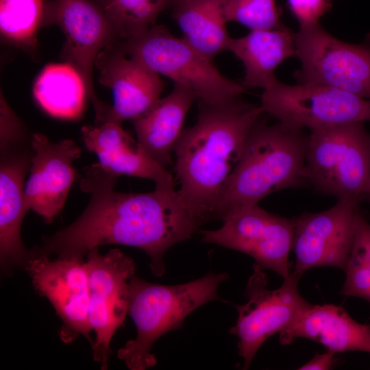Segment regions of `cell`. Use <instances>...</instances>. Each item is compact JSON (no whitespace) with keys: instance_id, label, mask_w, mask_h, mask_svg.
I'll list each match as a JSON object with an SVG mask.
<instances>
[{"instance_id":"cell-1","label":"cell","mask_w":370,"mask_h":370,"mask_svg":"<svg viewBox=\"0 0 370 370\" xmlns=\"http://www.w3.org/2000/svg\"><path fill=\"white\" fill-rule=\"evenodd\" d=\"M118 177L99 163L84 169L79 186L89 194L78 218L51 236L44 238L36 254L82 260L91 249L118 244L143 250L157 277L165 271L164 256L175 244L189 238L200 225L174 187L156 186L145 193L114 190Z\"/></svg>"},{"instance_id":"cell-13","label":"cell","mask_w":370,"mask_h":370,"mask_svg":"<svg viewBox=\"0 0 370 370\" xmlns=\"http://www.w3.org/2000/svg\"><path fill=\"white\" fill-rule=\"evenodd\" d=\"M358 201L339 198L328 210L304 213L294 219L293 275L300 280L307 271L320 267L345 269L360 212Z\"/></svg>"},{"instance_id":"cell-26","label":"cell","mask_w":370,"mask_h":370,"mask_svg":"<svg viewBox=\"0 0 370 370\" xmlns=\"http://www.w3.org/2000/svg\"><path fill=\"white\" fill-rule=\"evenodd\" d=\"M344 271L345 280L339 294L359 297L370 304V223L360 212Z\"/></svg>"},{"instance_id":"cell-3","label":"cell","mask_w":370,"mask_h":370,"mask_svg":"<svg viewBox=\"0 0 370 370\" xmlns=\"http://www.w3.org/2000/svg\"><path fill=\"white\" fill-rule=\"evenodd\" d=\"M308 135L280 123L261 120L250 132L241 156L216 201L212 219L258 205L269 194L308 184L305 175Z\"/></svg>"},{"instance_id":"cell-22","label":"cell","mask_w":370,"mask_h":370,"mask_svg":"<svg viewBox=\"0 0 370 370\" xmlns=\"http://www.w3.org/2000/svg\"><path fill=\"white\" fill-rule=\"evenodd\" d=\"M226 0H173L171 15L182 38L208 59L227 51Z\"/></svg>"},{"instance_id":"cell-25","label":"cell","mask_w":370,"mask_h":370,"mask_svg":"<svg viewBox=\"0 0 370 370\" xmlns=\"http://www.w3.org/2000/svg\"><path fill=\"white\" fill-rule=\"evenodd\" d=\"M45 0H0V29L9 42L27 49L36 45Z\"/></svg>"},{"instance_id":"cell-5","label":"cell","mask_w":370,"mask_h":370,"mask_svg":"<svg viewBox=\"0 0 370 370\" xmlns=\"http://www.w3.org/2000/svg\"><path fill=\"white\" fill-rule=\"evenodd\" d=\"M309 131L305 166L308 184L337 199H370V134L364 123Z\"/></svg>"},{"instance_id":"cell-12","label":"cell","mask_w":370,"mask_h":370,"mask_svg":"<svg viewBox=\"0 0 370 370\" xmlns=\"http://www.w3.org/2000/svg\"><path fill=\"white\" fill-rule=\"evenodd\" d=\"M56 25L66 36L62 51L65 62L82 75L95 112L106 106L94 88L93 69L98 54L121 40L94 0H45L42 26Z\"/></svg>"},{"instance_id":"cell-4","label":"cell","mask_w":370,"mask_h":370,"mask_svg":"<svg viewBox=\"0 0 370 370\" xmlns=\"http://www.w3.org/2000/svg\"><path fill=\"white\" fill-rule=\"evenodd\" d=\"M227 273H209L185 284L161 285L132 277L129 283L128 314L137 330L117 357L131 370H145L156 364L153 344L165 333L181 328L185 318L202 305L218 299L217 289Z\"/></svg>"},{"instance_id":"cell-28","label":"cell","mask_w":370,"mask_h":370,"mask_svg":"<svg viewBox=\"0 0 370 370\" xmlns=\"http://www.w3.org/2000/svg\"><path fill=\"white\" fill-rule=\"evenodd\" d=\"M24 137L23 124L1 94V151L23 146Z\"/></svg>"},{"instance_id":"cell-18","label":"cell","mask_w":370,"mask_h":370,"mask_svg":"<svg viewBox=\"0 0 370 370\" xmlns=\"http://www.w3.org/2000/svg\"><path fill=\"white\" fill-rule=\"evenodd\" d=\"M22 147L1 151L0 255L3 268L25 265L31 256L22 243L21 227L27 212L24 200L25 176L34 151Z\"/></svg>"},{"instance_id":"cell-15","label":"cell","mask_w":370,"mask_h":370,"mask_svg":"<svg viewBox=\"0 0 370 370\" xmlns=\"http://www.w3.org/2000/svg\"><path fill=\"white\" fill-rule=\"evenodd\" d=\"M31 145L34 153L25 184V206L50 223L63 208L75 180L72 163L81 149L72 140L53 143L41 133L32 135Z\"/></svg>"},{"instance_id":"cell-9","label":"cell","mask_w":370,"mask_h":370,"mask_svg":"<svg viewBox=\"0 0 370 370\" xmlns=\"http://www.w3.org/2000/svg\"><path fill=\"white\" fill-rule=\"evenodd\" d=\"M246 287L247 303L236 306L238 317L230 332L238 338V354L247 369L262 344L291 324L311 304L298 291L299 279L292 273L275 290L268 288L264 269L254 262Z\"/></svg>"},{"instance_id":"cell-21","label":"cell","mask_w":370,"mask_h":370,"mask_svg":"<svg viewBox=\"0 0 370 370\" xmlns=\"http://www.w3.org/2000/svg\"><path fill=\"white\" fill-rule=\"evenodd\" d=\"M294 33L283 25L269 30H251L247 35L230 38L227 51L243 63L245 75L241 83L245 89H263L277 78L276 68L287 58L295 56Z\"/></svg>"},{"instance_id":"cell-24","label":"cell","mask_w":370,"mask_h":370,"mask_svg":"<svg viewBox=\"0 0 370 370\" xmlns=\"http://www.w3.org/2000/svg\"><path fill=\"white\" fill-rule=\"evenodd\" d=\"M112 25L121 40L142 34L156 25L173 0H94Z\"/></svg>"},{"instance_id":"cell-7","label":"cell","mask_w":370,"mask_h":370,"mask_svg":"<svg viewBox=\"0 0 370 370\" xmlns=\"http://www.w3.org/2000/svg\"><path fill=\"white\" fill-rule=\"evenodd\" d=\"M260 106L297 130L370 121V99L323 85H289L276 79L264 88Z\"/></svg>"},{"instance_id":"cell-11","label":"cell","mask_w":370,"mask_h":370,"mask_svg":"<svg viewBox=\"0 0 370 370\" xmlns=\"http://www.w3.org/2000/svg\"><path fill=\"white\" fill-rule=\"evenodd\" d=\"M215 230L201 232L202 241L246 254L263 269L287 278L291 273L288 258L292 249L295 219L270 213L258 205L239 208Z\"/></svg>"},{"instance_id":"cell-16","label":"cell","mask_w":370,"mask_h":370,"mask_svg":"<svg viewBox=\"0 0 370 370\" xmlns=\"http://www.w3.org/2000/svg\"><path fill=\"white\" fill-rule=\"evenodd\" d=\"M95 66L99 83L110 88L113 96V106L106 121L121 124L132 121L160 98L164 86L160 75L124 53L117 42L98 54Z\"/></svg>"},{"instance_id":"cell-8","label":"cell","mask_w":370,"mask_h":370,"mask_svg":"<svg viewBox=\"0 0 370 370\" xmlns=\"http://www.w3.org/2000/svg\"><path fill=\"white\" fill-rule=\"evenodd\" d=\"M295 45L301 63L293 74L297 84L330 86L370 99V45L338 40L320 24L299 28Z\"/></svg>"},{"instance_id":"cell-6","label":"cell","mask_w":370,"mask_h":370,"mask_svg":"<svg viewBox=\"0 0 370 370\" xmlns=\"http://www.w3.org/2000/svg\"><path fill=\"white\" fill-rule=\"evenodd\" d=\"M126 55L192 91L199 102L214 103L240 97L245 88L224 77L208 59L164 25L117 42Z\"/></svg>"},{"instance_id":"cell-20","label":"cell","mask_w":370,"mask_h":370,"mask_svg":"<svg viewBox=\"0 0 370 370\" xmlns=\"http://www.w3.org/2000/svg\"><path fill=\"white\" fill-rule=\"evenodd\" d=\"M194 93L174 84L171 92L159 98L143 113L132 120L137 140L159 164H171V151L179 139L193 101Z\"/></svg>"},{"instance_id":"cell-19","label":"cell","mask_w":370,"mask_h":370,"mask_svg":"<svg viewBox=\"0 0 370 370\" xmlns=\"http://www.w3.org/2000/svg\"><path fill=\"white\" fill-rule=\"evenodd\" d=\"M286 345L298 338L314 341L336 353H370V324L360 323L342 307L334 304H310L280 333Z\"/></svg>"},{"instance_id":"cell-30","label":"cell","mask_w":370,"mask_h":370,"mask_svg":"<svg viewBox=\"0 0 370 370\" xmlns=\"http://www.w3.org/2000/svg\"><path fill=\"white\" fill-rule=\"evenodd\" d=\"M335 353L328 350L323 354H317L308 362L301 366L300 370H328L330 369L334 363Z\"/></svg>"},{"instance_id":"cell-23","label":"cell","mask_w":370,"mask_h":370,"mask_svg":"<svg viewBox=\"0 0 370 370\" xmlns=\"http://www.w3.org/2000/svg\"><path fill=\"white\" fill-rule=\"evenodd\" d=\"M33 93L47 114L68 120L82 116L88 97L82 75L66 62L46 66L36 79Z\"/></svg>"},{"instance_id":"cell-17","label":"cell","mask_w":370,"mask_h":370,"mask_svg":"<svg viewBox=\"0 0 370 370\" xmlns=\"http://www.w3.org/2000/svg\"><path fill=\"white\" fill-rule=\"evenodd\" d=\"M81 132L86 148L95 153L99 163L113 175L151 180L156 186L174 187L171 174L154 160L121 123L97 121L94 125L82 127Z\"/></svg>"},{"instance_id":"cell-27","label":"cell","mask_w":370,"mask_h":370,"mask_svg":"<svg viewBox=\"0 0 370 370\" xmlns=\"http://www.w3.org/2000/svg\"><path fill=\"white\" fill-rule=\"evenodd\" d=\"M224 16L227 22L239 23L251 31L283 26L275 0H226Z\"/></svg>"},{"instance_id":"cell-10","label":"cell","mask_w":370,"mask_h":370,"mask_svg":"<svg viewBox=\"0 0 370 370\" xmlns=\"http://www.w3.org/2000/svg\"><path fill=\"white\" fill-rule=\"evenodd\" d=\"M85 264L89 323L96 334L93 358L104 370L108 369L112 338L128 313L129 283L134 276L135 263L119 249L102 255L94 248L87 254Z\"/></svg>"},{"instance_id":"cell-2","label":"cell","mask_w":370,"mask_h":370,"mask_svg":"<svg viewBox=\"0 0 370 370\" xmlns=\"http://www.w3.org/2000/svg\"><path fill=\"white\" fill-rule=\"evenodd\" d=\"M265 112L240 97L199 102L197 122L183 130L173 151L177 190L200 224L212 219L219 193L241 156L246 140Z\"/></svg>"},{"instance_id":"cell-14","label":"cell","mask_w":370,"mask_h":370,"mask_svg":"<svg viewBox=\"0 0 370 370\" xmlns=\"http://www.w3.org/2000/svg\"><path fill=\"white\" fill-rule=\"evenodd\" d=\"M33 285L45 297L62 321L60 338L69 343L79 335L92 346L88 318L89 286L85 262L55 258L34 251L25 265Z\"/></svg>"},{"instance_id":"cell-29","label":"cell","mask_w":370,"mask_h":370,"mask_svg":"<svg viewBox=\"0 0 370 370\" xmlns=\"http://www.w3.org/2000/svg\"><path fill=\"white\" fill-rule=\"evenodd\" d=\"M288 8L299 28L319 24V19L332 8L331 0H287Z\"/></svg>"}]
</instances>
